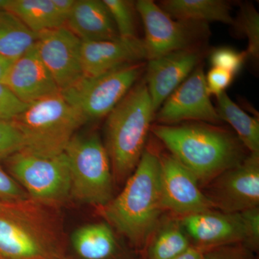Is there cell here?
I'll use <instances>...</instances> for the list:
<instances>
[{
	"mask_svg": "<svg viewBox=\"0 0 259 259\" xmlns=\"http://www.w3.org/2000/svg\"><path fill=\"white\" fill-rule=\"evenodd\" d=\"M151 131L202 187L247 156V150L236 135L217 125L200 122L157 124Z\"/></svg>",
	"mask_w": 259,
	"mask_h": 259,
	"instance_id": "1",
	"label": "cell"
},
{
	"mask_svg": "<svg viewBox=\"0 0 259 259\" xmlns=\"http://www.w3.org/2000/svg\"><path fill=\"white\" fill-rule=\"evenodd\" d=\"M102 215L135 246L143 248L159 224L162 204L159 155L145 148L125 187L101 207Z\"/></svg>",
	"mask_w": 259,
	"mask_h": 259,
	"instance_id": "2",
	"label": "cell"
},
{
	"mask_svg": "<svg viewBox=\"0 0 259 259\" xmlns=\"http://www.w3.org/2000/svg\"><path fill=\"white\" fill-rule=\"evenodd\" d=\"M51 207L30 198L0 200V259H64Z\"/></svg>",
	"mask_w": 259,
	"mask_h": 259,
	"instance_id": "3",
	"label": "cell"
},
{
	"mask_svg": "<svg viewBox=\"0 0 259 259\" xmlns=\"http://www.w3.org/2000/svg\"><path fill=\"white\" fill-rule=\"evenodd\" d=\"M155 115L143 79L135 83L107 116L104 145L116 182L127 180L137 166L146 148Z\"/></svg>",
	"mask_w": 259,
	"mask_h": 259,
	"instance_id": "4",
	"label": "cell"
},
{
	"mask_svg": "<svg viewBox=\"0 0 259 259\" xmlns=\"http://www.w3.org/2000/svg\"><path fill=\"white\" fill-rule=\"evenodd\" d=\"M12 122L23 138L22 151L48 158L64 153L76 131L87 123L61 93L30 104Z\"/></svg>",
	"mask_w": 259,
	"mask_h": 259,
	"instance_id": "5",
	"label": "cell"
},
{
	"mask_svg": "<svg viewBox=\"0 0 259 259\" xmlns=\"http://www.w3.org/2000/svg\"><path fill=\"white\" fill-rule=\"evenodd\" d=\"M71 177L70 196L102 207L112 199L113 175L110 158L97 133L75 134L65 151Z\"/></svg>",
	"mask_w": 259,
	"mask_h": 259,
	"instance_id": "6",
	"label": "cell"
},
{
	"mask_svg": "<svg viewBox=\"0 0 259 259\" xmlns=\"http://www.w3.org/2000/svg\"><path fill=\"white\" fill-rule=\"evenodd\" d=\"M145 62L125 65L95 76H83L61 95L87 122L106 117L139 81Z\"/></svg>",
	"mask_w": 259,
	"mask_h": 259,
	"instance_id": "7",
	"label": "cell"
},
{
	"mask_svg": "<svg viewBox=\"0 0 259 259\" xmlns=\"http://www.w3.org/2000/svg\"><path fill=\"white\" fill-rule=\"evenodd\" d=\"M5 160L8 173L34 201L54 207L70 197L71 177L65 153L48 158L20 151Z\"/></svg>",
	"mask_w": 259,
	"mask_h": 259,
	"instance_id": "8",
	"label": "cell"
},
{
	"mask_svg": "<svg viewBox=\"0 0 259 259\" xmlns=\"http://www.w3.org/2000/svg\"><path fill=\"white\" fill-rule=\"evenodd\" d=\"M145 29L147 61L182 50L197 49L207 35V24L172 18L152 0L136 2Z\"/></svg>",
	"mask_w": 259,
	"mask_h": 259,
	"instance_id": "9",
	"label": "cell"
},
{
	"mask_svg": "<svg viewBox=\"0 0 259 259\" xmlns=\"http://www.w3.org/2000/svg\"><path fill=\"white\" fill-rule=\"evenodd\" d=\"M203 192L214 209L241 213L259 204V154L250 153L236 166L220 175Z\"/></svg>",
	"mask_w": 259,
	"mask_h": 259,
	"instance_id": "10",
	"label": "cell"
},
{
	"mask_svg": "<svg viewBox=\"0 0 259 259\" xmlns=\"http://www.w3.org/2000/svg\"><path fill=\"white\" fill-rule=\"evenodd\" d=\"M154 120L160 125L200 122L218 125L222 120L207 91L203 67L197 66L192 74L162 104Z\"/></svg>",
	"mask_w": 259,
	"mask_h": 259,
	"instance_id": "11",
	"label": "cell"
},
{
	"mask_svg": "<svg viewBox=\"0 0 259 259\" xmlns=\"http://www.w3.org/2000/svg\"><path fill=\"white\" fill-rule=\"evenodd\" d=\"M35 46L60 91L83 77L81 40L65 25L37 34Z\"/></svg>",
	"mask_w": 259,
	"mask_h": 259,
	"instance_id": "12",
	"label": "cell"
},
{
	"mask_svg": "<svg viewBox=\"0 0 259 259\" xmlns=\"http://www.w3.org/2000/svg\"><path fill=\"white\" fill-rule=\"evenodd\" d=\"M163 209L181 218L214 209L195 177L171 153L159 155Z\"/></svg>",
	"mask_w": 259,
	"mask_h": 259,
	"instance_id": "13",
	"label": "cell"
},
{
	"mask_svg": "<svg viewBox=\"0 0 259 259\" xmlns=\"http://www.w3.org/2000/svg\"><path fill=\"white\" fill-rule=\"evenodd\" d=\"M182 228L197 248L212 249L245 241L244 223L241 213L209 209L181 218Z\"/></svg>",
	"mask_w": 259,
	"mask_h": 259,
	"instance_id": "14",
	"label": "cell"
},
{
	"mask_svg": "<svg viewBox=\"0 0 259 259\" xmlns=\"http://www.w3.org/2000/svg\"><path fill=\"white\" fill-rule=\"evenodd\" d=\"M197 49L169 53L146 64L145 82L155 112L198 66Z\"/></svg>",
	"mask_w": 259,
	"mask_h": 259,
	"instance_id": "15",
	"label": "cell"
},
{
	"mask_svg": "<svg viewBox=\"0 0 259 259\" xmlns=\"http://www.w3.org/2000/svg\"><path fill=\"white\" fill-rule=\"evenodd\" d=\"M83 76H95L136 63L147 61L144 39L121 38L81 41Z\"/></svg>",
	"mask_w": 259,
	"mask_h": 259,
	"instance_id": "16",
	"label": "cell"
},
{
	"mask_svg": "<svg viewBox=\"0 0 259 259\" xmlns=\"http://www.w3.org/2000/svg\"><path fill=\"white\" fill-rule=\"evenodd\" d=\"M3 83L27 104L61 93L35 45L13 61Z\"/></svg>",
	"mask_w": 259,
	"mask_h": 259,
	"instance_id": "17",
	"label": "cell"
},
{
	"mask_svg": "<svg viewBox=\"0 0 259 259\" xmlns=\"http://www.w3.org/2000/svg\"><path fill=\"white\" fill-rule=\"evenodd\" d=\"M65 26L81 41L113 40L120 37L103 0H76Z\"/></svg>",
	"mask_w": 259,
	"mask_h": 259,
	"instance_id": "18",
	"label": "cell"
},
{
	"mask_svg": "<svg viewBox=\"0 0 259 259\" xmlns=\"http://www.w3.org/2000/svg\"><path fill=\"white\" fill-rule=\"evenodd\" d=\"M159 7L172 18L182 21L219 22L232 26L235 23L231 5L223 0H165Z\"/></svg>",
	"mask_w": 259,
	"mask_h": 259,
	"instance_id": "19",
	"label": "cell"
},
{
	"mask_svg": "<svg viewBox=\"0 0 259 259\" xmlns=\"http://www.w3.org/2000/svg\"><path fill=\"white\" fill-rule=\"evenodd\" d=\"M71 241L75 251L83 259H109L117 251L115 234L107 223L80 227L73 233Z\"/></svg>",
	"mask_w": 259,
	"mask_h": 259,
	"instance_id": "20",
	"label": "cell"
},
{
	"mask_svg": "<svg viewBox=\"0 0 259 259\" xmlns=\"http://www.w3.org/2000/svg\"><path fill=\"white\" fill-rule=\"evenodd\" d=\"M6 10L16 15L35 35L65 25L52 0H10Z\"/></svg>",
	"mask_w": 259,
	"mask_h": 259,
	"instance_id": "21",
	"label": "cell"
},
{
	"mask_svg": "<svg viewBox=\"0 0 259 259\" xmlns=\"http://www.w3.org/2000/svg\"><path fill=\"white\" fill-rule=\"evenodd\" d=\"M216 110L220 118L232 126L241 144L250 153L259 154V122L235 103L226 93L218 95Z\"/></svg>",
	"mask_w": 259,
	"mask_h": 259,
	"instance_id": "22",
	"label": "cell"
},
{
	"mask_svg": "<svg viewBox=\"0 0 259 259\" xmlns=\"http://www.w3.org/2000/svg\"><path fill=\"white\" fill-rule=\"evenodd\" d=\"M36 37L16 15L0 10V54L16 60L35 45Z\"/></svg>",
	"mask_w": 259,
	"mask_h": 259,
	"instance_id": "23",
	"label": "cell"
},
{
	"mask_svg": "<svg viewBox=\"0 0 259 259\" xmlns=\"http://www.w3.org/2000/svg\"><path fill=\"white\" fill-rule=\"evenodd\" d=\"M148 243V259H175L192 246L185 230L177 221L158 226Z\"/></svg>",
	"mask_w": 259,
	"mask_h": 259,
	"instance_id": "24",
	"label": "cell"
},
{
	"mask_svg": "<svg viewBox=\"0 0 259 259\" xmlns=\"http://www.w3.org/2000/svg\"><path fill=\"white\" fill-rule=\"evenodd\" d=\"M111 15L121 38L137 36V15L136 2L127 0H103Z\"/></svg>",
	"mask_w": 259,
	"mask_h": 259,
	"instance_id": "25",
	"label": "cell"
},
{
	"mask_svg": "<svg viewBox=\"0 0 259 259\" xmlns=\"http://www.w3.org/2000/svg\"><path fill=\"white\" fill-rule=\"evenodd\" d=\"M233 27L248 40V59L257 61L259 57V15L253 5L243 4Z\"/></svg>",
	"mask_w": 259,
	"mask_h": 259,
	"instance_id": "26",
	"label": "cell"
},
{
	"mask_svg": "<svg viewBox=\"0 0 259 259\" xmlns=\"http://www.w3.org/2000/svg\"><path fill=\"white\" fill-rule=\"evenodd\" d=\"M248 59L245 51H238L230 47H220L213 50L209 56L212 67L226 70L236 76L241 71Z\"/></svg>",
	"mask_w": 259,
	"mask_h": 259,
	"instance_id": "27",
	"label": "cell"
},
{
	"mask_svg": "<svg viewBox=\"0 0 259 259\" xmlns=\"http://www.w3.org/2000/svg\"><path fill=\"white\" fill-rule=\"evenodd\" d=\"M23 149L20 131L13 122L0 121V159H6Z\"/></svg>",
	"mask_w": 259,
	"mask_h": 259,
	"instance_id": "28",
	"label": "cell"
},
{
	"mask_svg": "<svg viewBox=\"0 0 259 259\" xmlns=\"http://www.w3.org/2000/svg\"><path fill=\"white\" fill-rule=\"evenodd\" d=\"M30 104L22 101L4 83L0 82V121L12 122Z\"/></svg>",
	"mask_w": 259,
	"mask_h": 259,
	"instance_id": "29",
	"label": "cell"
},
{
	"mask_svg": "<svg viewBox=\"0 0 259 259\" xmlns=\"http://www.w3.org/2000/svg\"><path fill=\"white\" fill-rule=\"evenodd\" d=\"M30 198L0 163V200L15 201Z\"/></svg>",
	"mask_w": 259,
	"mask_h": 259,
	"instance_id": "30",
	"label": "cell"
},
{
	"mask_svg": "<svg viewBox=\"0 0 259 259\" xmlns=\"http://www.w3.org/2000/svg\"><path fill=\"white\" fill-rule=\"evenodd\" d=\"M235 76L226 70L212 67L205 76L206 84L209 95L218 97L233 82Z\"/></svg>",
	"mask_w": 259,
	"mask_h": 259,
	"instance_id": "31",
	"label": "cell"
},
{
	"mask_svg": "<svg viewBox=\"0 0 259 259\" xmlns=\"http://www.w3.org/2000/svg\"><path fill=\"white\" fill-rule=\"evenodd\" d=\"M245 231V244L256 248L259 242V209L252 208L241 212Z\"/></svg>",
	"mask_w": 259,
	"mask_h": 259,
	"instance_id": "32",
	"label": "cell"
},
{
	"mask_svg": "<svg viewBox=\"0 0 259 259\" xmlns=\"http://www.w3.org/2000/svg\"><path fill=\"white\" fill-rule=\"evenodd\" d=\"M52 1L58 14L60 15L61 18L64 20L66 24L76 0H52Z\"/></svg>",
	"mask_w": 259,
	"mask_h": 259,
	"instance_id": "33",
	"label": "cell"
},
{
	"mask_svg": "<svg viewBox=\"0 0 259 259\" xmlns=\"http://www.w3.org/2000/svg\"><path fill=\"white\" fill-rule=\"evenodd\" d=\"M209 250L207 253H204V259H233L231 255L228 254V250L222 249V248H212Z\"/></svg>",
	"mask_w": 259,
	"mask_h": 259,
	"instance_id": "34",
	"label": "cell"
},
{
	"mask_svg": "<svg viewBox=\"0 0 259 259\" xmlns=\"http://www.w3.org/2000/svg\"><path fill=\"white\" fill-rule=\"evenodd\" d=\"M175 259H204V251L197 247L191 246L185 253Z\"/></svg>",
	"mask_w": 259,
	"mask_h": 259,
	"instance_id": "35",
	"label": "cell"
},
{
	"mask_svg": "<svg viewBox=\"0 0 259 259\" xmlns=\"http://www.w3.org/2000/svg\"><path fill=\"white\" fill-rule=\"evenodd\" d=\"M13 61H14L0 54V82L3 83L4 81Z\"/></svg>",
	"mask_w": 259,
	"mask_h": 259,
	"instance_id": "36",
	"label": "cell"
},
{
	"mask_svg": "<svg viewBox=\"0 0 259 259\" xmlns=\"http://www.w3.org/2000/svg\"><path fill=\"white\" fill-rule=\"evenodd\" d=\"M9 3L10 0H0V10H6Z\"/></svg>",
	"mask_w": 259,
	"mask_h": 259,
	"instance_id": "37",
	"label": "cell"
}]
</instances>
